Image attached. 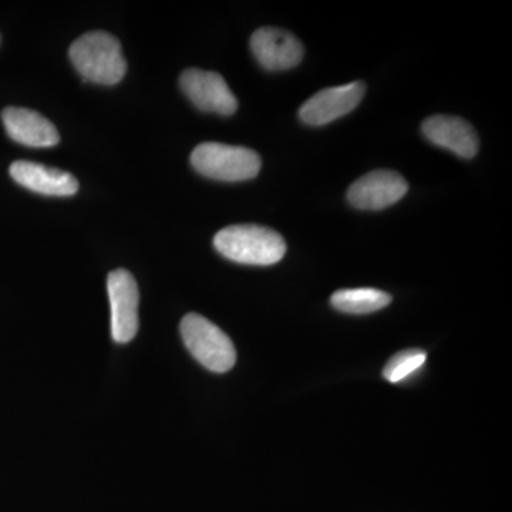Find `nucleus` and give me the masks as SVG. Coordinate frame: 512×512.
<instances>
[{"mask_svg":"<svg viewBox=\"0 0 512 512\" xmlns=\"http://www.w3.org/2000/svg\"><path fill=\"white\" fill-rule=\"evenodd\" d=\"M222 256L245 265H274L286 254V242L274 229L261 225H231L214 238Z\"/></svg>","mask_w":512,"mask_h":512,"instance_id":"1","label":"nucleus"},{"mask_svg":"<svg viewBox=\"0 0 512 512\" xmlns=\"http://www.w3.org/2000/svg\"><path fill=\"white\" fill-rule=\"evenodd\" d=\"M69 53L77 72L87 82L113 86L120 83L127 72L119 40L101 30L80 36Z\"/></svg>","mask_w":512,"mask_h":512,"instance_id":"2","label":"nucleus"},{"mask_svg":"<svg viewBox=\"0 0 512 512\" xmlns=\"http://www.w3.org/2000/svg\"><path fill=\"white\" fill-rule=\"evenodd\" d=\"M180 330L184 345L205 369L225 373L237 363L234 343L211 320L198 313H188L181 320Z\"/></svg>","mask_w":512,"mask_h":512,"instance_id":"3","label":"nucleus"},{"mask_svg":"<svg viewBox=\"0 0 512 512\" xmlns=\"http://www.w3.org/2000/svg\"><path fill=\"white\" fill-rule=\"evenodd\" d=\"M198 173L218 181L252 180L261 171V157L247 147L222 143H202L191 154Z\"/></svg>","mask_w":512,"mask_h":512,"instance_id":"4","label":"nucleus"},{"mask_svg":"<svg viewBox=\"0 0 512 512\" xmlns=\"http://www.w3.org/2000/svg\"><path fill=\"white\" fill-rule=\"evenodd\" d=\"M111 308V335L117 343H128L138 330L140 292L134 276L126 269L110 272L107 279Z\"/></svg>","mask_w":512,"mask_h":512,"instance_id":"5","label":"nucleus"},{"mask_svg":"<svg viewBox=\"0 0 512 512\" xmlns=\"http://www.w3.org/2000/svg\"><path fill=\"white\" fill-rule=\"evenodd\" d=\"M407 191L409 184L402 174L377 170L350 185L348 200L357 210L379 211L402 200Z\"/></svg>","mask_w":512,"mask_h":512,"instance_id":"6","label":"nucleus"},{"mask_svg":"<svg viewBox=\"0 0 512 512\" xmlns=\"http://www.w3.org/2000/svg\"><path fill=\"white\" fill-rule=\"evenodd\" d=\"M180 86L185 96L202 111L232 116L238 109L237 97L221 74L188 69L181 74Z\"/></svg>","mask_w":512,"mask_h":512,"instance_id":"7","label":"nucleus"},{"mask_svg":"<svg viewBox=\"0 0 512 512\" xmlns=\"http://www.w3.org/2000/svg\"><path fill=\"white\" fill-rule=\"evenodd\" d=\"M365 93L366 84L363 82L329 87L306 100L299 110V116L309 126H325L355 110Z\"/></svg>","mask_w":512,"mask_h":512,"instance_id":"8","label":"nucleus"},{"mask_svg":"<svg viewBox=\"0 0 512 512\" xmlns=\"http://www.w3.org/2000/svg\"><path fill=\"white\" fill-rule=\"evenodd\" d=\"M252 52L262 67L271 72L298 66L303 59L301 40L284 29L261 28L251 39Z\"/></svg>","mask_w":512,"mask_h":512,"instance_id":"9","label":"nucleus"},{"mask_svg":"<svg viewBox=\"0 0 512 512\" xmlns=\"http://www.w3.org/2000/svg\"><path fill=\"white\" fill-rule=\"evenodd\" d=\"M3 126L16 143L28 147H53L60 141V134L52 121L42 114L22 107H6L2 111Z\"/></svg>","mask_w":512,"mask_h":512,"instance_id":"10","label":"nucleus"},{"mask_svg":"<svg viewBox=\"0 0 512 512\" xmlns=\"http://www.w3.org/2000/svg\"><path fill=\"white\" fill-rule=\"evenodd\" d=\"M9 173L22 187L43 195L70 197L79 190V183L74 175L32 161H16L10 165Z\"/></svg>","mask_w":512,"mask_h":512,"instance_id":"11","label":"nucleus"},{"mask_svg":"<svg viewBox=\"0 0 512 512\" xmlns=\"http://www.w3.org/2000/svg\"><path fill=\"white\" fill-rule=\"evenodd\" d=\"M423 134L431 143L453 151L458 157H476L480 148L476 130L460 117H429L423 123Z\"/></svg>","mask_w":512,"mask_h":512,"instance_id":"12","label":"nucleus"},{"mask_svg":"<svg viewBox=\"0 0 512 512\" xmlns=\"http://www.w3.org/2000/svg\"><path fill=\"white\" fill-rule=\"evenodd\" d=\"M330 302L340 312L366 315L389 306L392 296L375 288L342 289L333 293Z\"/></svg>","mask_w":512,"mask_h":512,"instance_id":"13","label":"nucleus"},{"mask_svg":"<svg viewBox=\"0 0 512 512\" xmlns=\"http://www.w3.org/2000/svg\"><path fill=\"white\" fill-rule=\"evenodd\" d=\"M427 353L421 349L402 350L384 366L383 376L387 382L399 383L416 373L426 363Z\"/></svg>","mask_w":512,"mask_h":512,"instance_id":"14","label":"nucleus"}]
</instances>
